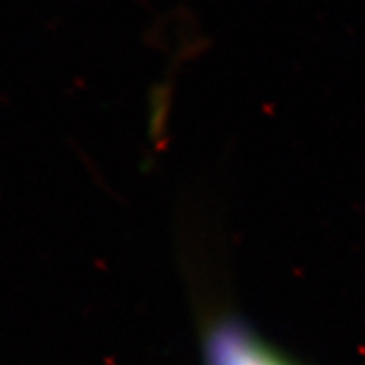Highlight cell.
<instances>
[{
    "mask_svg": "<svg viewBox=\"0 0 365 365\" xmlns=\"http://www.w3.org/2000/svg\"><path fill=\"white\" fill-rule=\"evenodd\" d=\"M202 344L205 365H298L235 314L207 322Z\"/></svg>",
    "mask_w": 365,
    "mask_h": 365,
    "instance_id": "1",
    "label": "cell"
}]
</instances>
